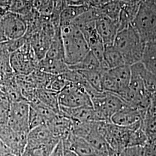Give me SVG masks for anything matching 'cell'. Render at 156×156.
<instances>
[{
    "label": "cell",
    "mask_w": 156,
    "mask_h": 156,
    "mask_svg": "<svg viewBox=\"0 0 156 156\" xmlns=\"http://www.w3.org/2000/svg\"><path fill=\"white\" fill-rule=\"evenodd\" d=\"M145 43L132 25L119 31L113 45L123 56L125 65L131 66L140 62Z\"/></svg>",
    "instance_id": "cell-1"
},
{
    "label": "cell",
    "mask_w": 156,
    "mask_h": 156,
    "mask_svg": "<svg viewBox=\"0 0 156 156\" xmlns=\"http://www.w3.org/2000/svg\"><path fill=\"white\" fill-rule=\"evenodd\" d=\"M64 52L65 62L68 67L81 62L90 51L83 35L71 23L60 27Z\"/></svg>",
    "instance_id": "cell-2"
},
{
    "label": "cell",
    "mask_w": 156,
    "mask_h": 156,
    "mask_svg": "<svg viewBox=\"0 0 156 156\" xmlns=\"http://www.w3.org/2000/svg\"><path fill=\"white\" fill-rule=\"evenodd\" d=\"M132 26L145 43L156 41V1L142 0Z\"/></svg>",
    "instance_id": "cell-3"
},
{
    "label": "cell",
    "mask_w": 156,
    "mask_h": 156,
    "mask_svg": "<svg viewBox=\"0 0 156 156\" xmlns=\"http://www.w3.org/2000/svg\"><path fill=\"white\" fill-rule=\"evenodd\" d=\"M91 98L100 122H111L114 114L128 105L117 95L106 91L100 92Z\"/></svg>",
    "instance_id": "cell-4"
},
{
    "label": "cell",
    "mask_w": 156,
    "mask_h": 156,
    "mask_svg": "<svg viewBox=\"0 0 156 156\" xmlns=\"http://www.w3.org/2000/svg\"><path fill=\"white\" fill-rule=\"evenodd\" d=\"M39 60L29 42L12 53L9 65L15 75L27 76L38 69Z\"/></svg>",
    "instance_id": "cell-5"
},
{
    "label": "cell",
    "mask_w": 156,
    "mask_h": 156,
    "mask_svg": "<svg viewBox=\"0 0 156 156\" xmlns=\"http://www.w3.org/2000/svg\"><path fill=\"white\" fill-rule=\"evenodd\" d=\"M130 79V66L124 65L109 69L103 74L102 90L119 95L128 88Z\"/></svg>",
    "instance_id": "cell-6"
},
{
    "label": "cell",
    "mask_w": 156,
    "mask_h": 156,
    "mask_svg": "<svg viewBox=\"0 0 156 156\" xmlns=\"http://www.w3.org/2000/svg\"><path fill=\"white\" fill-rule=\"evenodd\" d=\"M58 102L67 108L93 107L91 97L83 87L69 82L58 93Z\"/></svg>",
    "instance_id": "cell-7"
},
{
    "label": "cell",
    "mask_w": 156,
    "mask_h": 156,
    "mask_svg": "<svg viewBox=\"0 0 156 156\" xmlns=\"http://www.w3.org/2000/svg\"><path fill=\"white\" fill-rule=\"evenodd\" d=\"M30 104L27 101L13 102L11 104L8 124L15 131L28 134Z\"/></svg>",
    "instance_id": "cell-8"
},
{
    "label": "cell",
    "mask_w": 156,
    "mask_h": 156,
    "mask_svg": "<svg viewBox=\"0 0 156 156\" xmlns=\"http://www.w3.org/2000/svg\"><path fill=\"white\" fill-rule=\"evenodd\" d=\"M0 27L6 41L24 37L27 30V23L23 17L9 11L0 19Z\"/></svg>",
    "instance_id": "cell-9"
},
{
    "label": "cell",
    "mask_w": 156,
    "mask_h": 156,
    "mask_svg": "<svg viewBox=\"0 0 156 156\" xmlns=\"http://www.w3.org/2000/svg\"><path fill=\"white\" fill-rule=\"evenodd\" d=\"M147 111H142L128 105L114 114L111 122L116 126L136 130L142 127Z\"/></svg>",
    "instance_id": "cell-10"
},
{
    "label": "cell",
    "mask_w": 156,
    "mask_h": 156,
    "mask_svg": "<svg viewBox=\"0 0 156 156\" xmlns=\"http://www.w3.org/2000/svg\"><path fill=\"white\" fill-rule=\"evenodd\" d=\"M28 134L13 131L8 124L0 125V139L17 156H21L26 144Z\"/></svg>",
    "instance_id": "cell-11"
},
{
    "label": "cell",
    "mask_w": 156,
    "mask_h": 156,
    "mask_svg": "<svg viewBox=\"0 0 156 156\" xmlns=\"http://www.w3.org/2000/svg\"><path fill=\"white\" fill-rule=\"evenodd\" d=\"M95 28L104 45H112L119 31V24L118 21L101 15L95 21Z\"/></svg>",
    "instance_id": "cell-12"
},
{
    "label": "cell",
    "mask_w": 156,
    "mask_h": 156,
    "mask_svg": "<svg viewBox=\"0 0 156 156\" xmlns=\"http://www.w3.org/2000/svg\"><path fill=\"white\" fill-rule=\"evenodd\" d=\"M64 147L73 151L78 156H100V153L89 143L71 133L62 140Z\"/></svg>",
    "instance_id": "cell-13"
},
{
    "label": "cell",
    "mask_w": 156,
    "mask_h": 156,
    "mask_svg": "<svg viewBox=\"0 0 156 156\" xmlns=\"http://www.w3.org/2000/svg\"><path fill=\"white\" fill-rule=\"evenodd\" d=\"M60 114L70 119L75 123L100 122L93 107L67 108L60 106Z\"/></svg>",
    "instance_id": "cell-14"
},
{
    "label": "cell",
    "mask_w": 156,
    "mask_h": 156,
    "mask_svg": "<svg viewBox=\"0 0 156 156\" xmlns=\"http://www.w3.org/2000/svg\"><path fill=\"white\" fill-rule=\"evenodd\" d=\"M73 122L62 114H57L47 126L53 136L59 140L65 139L73 132Z\"/></svg>",
    "instance_id": "cell-15"
},
{
    "label": "cell",
    "mask_w": 156,
    "mask_h": 156,
    "mask_svg": "<svg viewBox=\"0 0 156 156\" xmlns=\"http://www.w3.org/2000/svg\"><path fill=\"white\" fill-rule=\"evenodd\" d=\"M60 141V140H57L53 136L47 124H44L34 128L29 131L27 135V144L57 145Z\"/></svg>",
    "instance_id": "cell-16"
},
{
    "label": "cell",
    "mask_w": 156,
    "mask_h": 156,
    "mask_svg": "<svg viewBox=\"0 0 156 156\" xmlns=\"http://www.w3.org/2000/svg\"><path fill=\"white\" fill-rule=\"evenodd\" d=\"M139 5L140 2L136 1H131L127 2H122V9L118 19L119 31L132 25L138 12Z\"/></svg>",
    "instance_id": "cell-17"
},
{
    "label": "cell",
    "mask_w": 156,
    "mask_h": 156,
    "mask_svg": "<svg viewBox=\"0 0 156 156\" xmlns=\"http://www.w3.org/2000/svg\"><path fill=\"white\" fill-rule=\"evenodd\" d=\"M125 65L123 56L113 45L105 46L103 62L101 66L104 71Z\"/></svg>",
    "instance_id": "cell-18"
},
{
    "label": "cell",
    "mask_w": 156,
    "mask_h": 156,
    "mask_svg": "<svg viewBox=\"0 0 156 156\" xmlns=\"http://www.w3.org/2000/svg\"><path fill=\"white\" fill-rule=\"evenodd\" d=\"M38 69L48 74L57 76L67 72L69 68L64 60L44 58L39 61Z\"/></svg>",
    "instance_id": "cell-19"
},
{
    "label": "cell",
    "mask_w": 156,
    "mask_h": 156,
    "mask_svg": "<svg viewBox=\"0 0 156 156\" xmlns=\"http://www.w3.org/2000/svg\"><path fill=\"white\" fill-rule=\"evenodd\" d=\"M138 73L145 89L151 95L156 94V75L148 71L141 62L134 64L131 66Z\"/></svg>",
    "instance_id": "cell-20"
},
{
    "label": "cell",
    "mask_w": 156,
    "mask_h": 156,
    "mask_svg": "<svg viewBox=\"0 0 156 156\" xmlns=\"http://www.w3.org/2000/svg\"><path fill=\"white\" fill-rule=\"evenodd\" d=\"M90 8L89 6H66L60 15L59 27L71 24L76 18L87 11Z\"/></svg>",
    "instance_id": "cell-21"
},
{
    "label": "cell",
    "mask_w": 156,
    "mask_h": 156,
    "mask_svg": "<svg viewBox=\"0 0 156 156\" xmlns=\"http://www.w3.org/2000/svg\"><path fill=\"white\" fill-rule=\"evenodd\" d=\"M44 58L51 60L65 61L64 48L60 27L57 29L56 33L54 34L51 39L49 49L48 50Z\"/></svg>",
    "instance_id": "cell-22"
},
{
    "label": "cell",
    "mask_w": 156,
    "mask_h": 156,
    "mask_svg": "<svg viewBox=\"0 0 156 156\" xmlns=\"http://www.w3.org/2000/svg\"><path fill=\"white\" fill-rule=\"evenodd\" d=\"M38 100L46 106H48L57 114H60L58 93L47 89H39L37 90Z\"/></svg>",
    "instance_id": "cell-23"
},
{
    "label": "cell",
    "mask_w": 156,
    "mask_h": 156,
    "mask_svg": "<svg viewBox=\"0 0 156 156\" xmlns=\"http://www.w3.org/2000/svg\"><path fill=\"white\" fill-rule=\"evenodd\" d=\"M140 62L148 71L156 75V41L146 43Z\"/></svg>",
    "instance_id": "cell-24"
},
{
    "label": "cell",
    "mask_w": 156,
    "mask_h": 156,
    "mask_svg": "<svg viewBox=\"0 0 156 156\" xmlns=\"http://www.w3.org/2000/svg\"><path fill=\"white\" fill-rule=\"evenodd\" d=\"M68 68L75 71H95L102 69L100 62L90 50L81 62Z\"/></svg>",
    "instance_id": "cell-25"
},
{
    "label": "cell",
    "mask_w": 156,
    "mask_h": 156,
    "mask_svg": "<svg viewBox=\"0 0 156 156\" xmlns=\"http://www.w3.org/2000/svg\"><path fill=\"white\" fill-rule=\"evenodd\" d=\"M57 145L26 144L21 156H50L52 151H53Z\"/></svg>",
    "instance_id": "cell-26"
},
{
    "label": "cell",
    "mask_w": 156,
    "mask_h": 156,
    "mask_svg": "<svg viewBox=\"0 0 156 156\" xmlns=\"http://www.w3.org/2000/svg\"><path fill=\"white\" fill-rule=\"evenodd\" d=\"M80 73L91 86L97 91L102 92V80L105 71L102 69L95 71H77Z\"/></svg>",
    "instance_id": "cell-27"
},
{
    "label": "cell",
    "mask_w": 156,
    "mask_h": 156,
    "mask_svg": "<svg viewBox=\"0 0 156 156\" xmlns=\"http://www.w3.org/2000/svg\"><path fill=\"white\" fill-rule=\"evenodd\" d=\"M142 128L146 134L148 141H156V115L147 110Z\"/></svg>",
    "instance_id": "cell-28"
},
{
    "label": "cell",
    "mask_w": 156,
    "mask_h": 156,
    "mask_svg": "<svg viewBox=\"0 0 156 156\" xmlns=\"http://www.w3.org/2000/svg\"><path fill=\"white\" fill-rule=\"evenodd\" d=\"M33 2L28 0H12L8 11L24 17L31 13Z\"/></svg>",
    "instance_id": "cell-29"
},
{
    "label": "cell",
    "mask_w": 156,
    "mask_h": 156,
    "mask_svg": "<svg viewBox=\"0 0 156 156\" xmlns=\"http://www.w3.org/2000/svg\"><path fill=\"white\" fill-rule=\"evenodd\" d=\"M122 2L120 1H111L98 9L101 14L113 20L118 21L122 9Z\"/></svg>",
    "instance_id": "cell-30"
},
{
    "label": "cell",
    "mask_w": 156,
    "mask_h": 156,
    "mask_svg": "<svg viewBox=\"0 0 156 156\" xmlns=\"http://www.w3.org/2000/svg\"><path fill=\"white\" fill-rule=\"evenodd\" d=\"M147 142V136L142 128L132 130L128 139V147L142 146L146 145Z\"/></svg>",
    "instance_id": "cell-31"
},
{
    "label": "cell",
    "mask_w": 156,
    "mask_h": 156,
    "mask_svg": "<svg viewBox=\"0 0 156 156\" xmlns=\"http://www.w3.org/2000/svg\"><path fill=\"white\" fill-rule=\"evenodd\" d=\"M28 124H29L30 131L37 127L46 124V122L45 121L44 117H42L38 112L30 105Z\"/></svg>",
    "instance_id": "cell-32"
},
{
    "label": "cell",
    "mask_w": 156,
    "mask_h": 156,
    "mask_svg": "<svg viewBox=\"0 0 156 156\" xmlns=\"http://www.w3.org/2000/svg\"><path fill=\"white\" fill-rule=\"evenodd\" d=\"M122 156H144L142 146H132L123 150Z\"/></svg>",
    "instance_id": "cell-33"
},
{
    "label": "cell",
    "mask_w": 156,
    "mask_h": 156,
    "mask_svg": "<svg viewBox=\"0 0 156 156\" xmlns=\"http://www.w3.org/2000/svg\"><path fill=\"white\" fill-rule=\"evenodd\" d=\"M112 0H89V5L91 8L100 9Z\"/></svg>",
    "instance_id": "cell-34"
},
{
    "label": "cell",
    "mask_w": 156,
    "mask_h": 156,
    "mask_svg": "<svg viewBox=\"0 0 156 156\" xmlns=\"http://www.w3.org/2000/svg\"><path fill=\"white\" fill-rule=\"evenodd\" d=\"M67 5L89 6V0H66Z\"/></svg>",
    "instance_id": "cell-35"
},
{
    "label": "cell",
    "mask_w": 156,
    "mask_h": 156,
    "mask_svg": "<svg viewBox=\"0 0 156 156\" xmlns=\"http://www.w3.org/2000/svg\"><path fill=\"white\" fill-rule=\"evenodd\" d=\"M50 156H64L63 146L62 140H60L52 151Z\"/></svg>",
    "instance_id": "cell-36"
},
{
    "label": "cell",
    "mask_w": 156,
    "mask_h": 156,
    "mask_svg": "<svg viewBox=\"0 0 156 156\" xmlns=\"http://www.w3.org/2000/svg\"><path fill=\"white\" fill-rule=\"evenodd\" d=\"M13 153L11 149L0 139V156H5L8 154Z\"/></svg>",
    "instance_id": "cell-37"
},
{
    "label": "cell",
    "mask_w": 156,
    "mask_h": 156,
    "mask_svg": "<svg viewBox=\"0 0 156 156\" xmlns=\"http://www.w3.org/2000/svg\"><path fill=\"white\" fill-rule=\"evenodd\" d=\"M148 111L156 115V94L153 95L151 97V106L148 109Z\"/></svg>",
    "instance_id": "cell-38"
},
{
    "label": "cell",
    "mask_w": 156,
    "mask_h": 156,
    "mask_svg": "<svg viewBox=\"0 0 156 156\" xmlns=\"http://www.w3.org/2000/svg\"><path fill=\"white\" fill-rule=\"evenodd\" d=\"M12 0H0V8L8 11Z\"/></svg>",
    "instance_id": "cell-39"
},
{
    "label": "cell",
    "mask_w": 156,
    "mask_h": 156,
    "mask_svg": "<svg viewBox=\"0 0 156 156\" xmlns=\"http://www.w3.org/2000/svg\"><path fill=\"white\" fill-rule=\"evenodd\" d=\"M63 154L64 156H78L73 151L64 146H63Z\"/></svg>",
    "instance_id": "cell-40"
},
{
    "label": "cell",
    "mask_w": 156,
    "mask_h": 156,
    "mask_svg": "<svg viewBox=\"0 0 156 156\" xmlns=\"http://www.w3.org/2000/svg\"><path fill=\"white\" fill-rule=\"evenodd\" d=\"M7 12L8 11H6L5 9H4L0 8V18H1V17H2V16H3L4 15H5L6 12Z\"/></svg>",
    "instance_id": "cell-41"
},
{
    "label": "cell",
    "mask_w": 156,
    "mask_h": 156,
    "mask_svg": "<svg viewBox=\"0 0 156 156\" xmlns=\"http://www.w3.org/2000/svg\"><path fill=\"white\" fill-rule=\"evenodd\" d=\"M5 156H17L16 155H15V154H14L13 153H10V154H7V155H6Z\"/></svg>",
    "instance_id": "cell-42"
},
{
    "label": "cell",
    "mask_w": 156,
    "mask_h": 156,
    "mask_svg": "<svg viewBox=\"0 0 156 156\" xmlns=\"http://www.w3.org/2000/svg\"><path fill=\"white\" fill-rule=\"evenodd\" d=\"M135 1H137V2H140V1H142V0H135Z\"/></svg>",
    "instance_id": "cell-43"
},
{
    "label": "cell",
    "mask_w": 156,
    "mask_h": 156,
    "mask_svg": "<svg viewBox=\"0 0 156 156\" xmlns=\"http://www.w3.org/2000/svg\"><path fill=\"white\" fill-rule=\"evenodd\" d=\"M28 1H33V0H28Z\"/></svg>",
    "instance_id": "cell-44"
}]
</instances>
